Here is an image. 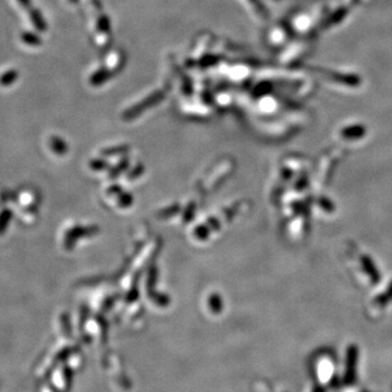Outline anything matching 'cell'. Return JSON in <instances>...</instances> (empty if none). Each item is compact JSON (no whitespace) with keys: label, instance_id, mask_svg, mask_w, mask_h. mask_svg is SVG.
<instances>
[{"label":"cell","instance_id":"cell-1","mask_svg":"<svg viewBox=\"0 0 392 392\" xmlns=\"http://www.w3.org/2000/svg\"><path fill=\"white\" fill-rule=\"evenodd\" d=\"M358 362V348L356 346H350L347 350L346 372H344V381L347 385H353L356 379V366Z\"/></svg>","mask_w":392,"mask_h":392},{"label":"cell","instance_id":"cell-2","mask_svg":"<svg viewBox=\"0 0 392 392\" xmlns=\"http://www.w3.org/2000/svg\"><path fill=\"white\" fill-rule=\"evenodd\" d=\"M361 263H362V267L364 273L367 274L370 282L373 284H377L380 281V273L376 266L374 261L372 258H370L368 255H364L361 258Z\"/></svg>","mask_w":392,"mask_h":392},{"label":"cell","instance_id":"cell-3","mask_svg":"<svg viewBox=\"0 0 392 392\" xmlns=\"http://www.w3.org/2000/svg\"><path fill=\"white\" fill-rule=\"evenodd\" d=\"M365 134V129L362 125H352L343 129L342 135L347 139H359Z\"/></svg>","mask_w":392,"mask_h":392},{"label":"cell","instance_id":"cell-4","mask_svg":"<svg viewBox=\"0 0 392 392\" xmlns=\"http://www.w3.org/2000/svg\"><path fill=\"white\" fill-rule=\"evenodd\" d=\"M391 301H392V281L390 282L385 292L379 294L377 298H376L375 303L378 306H386L387 304L390 303Z\"/></svg>","mask_w":392,"mask_h":392},{"label":"cell","instance_id":"cell-5","mask_svg":"<svg viewBox=\"0 0 392 392\" xmlns=\"http://www.w3.org/2000/svg\"><path fill=\"white\" fill-rule=\"evenodd\" d=\"M321 206H322V208L327 211H333V209H335V206H333L331 200L327 199V198L321 199Z\"/></svg>","mask_w":392,"mask_h":392}]
</instances>
